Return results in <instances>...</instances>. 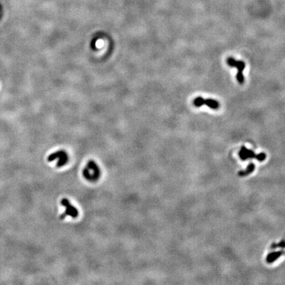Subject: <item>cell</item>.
Returning a JSON list of instances; mask_svg holds the SVG:
<instances>
[{"instance_id":"cell-3","label":"cell","mask_w":285,"mask_h":285,"mask_svg":"<svg viewBox=\"0 0 285 285\" xmlns=\"http://www.w3.org/2000/svg\"><path fill=\"white\" fill-rule=\"evenodd\" d=\"M61 204L66 207V211L60 216V219H63L66 218V216H70L72 218H77L78 216V211L75 207L71 205L68 199L64 198L62 199L61 201Z\"/></svg>"},{"instance_id":"cell-9","label":"cell","mask_w":285,"mask_h":285,"mask_svg":"<svg viewBox=\"0 0 285 285\" xmlns=\"http://www.w3.org/2000/svg\"><path fill=\"white\" fill-rule=\"evenodd\" d=\"M204 101L205 99L202 97H197L193 100V104L196 106V107H200L204 104Z\"/></svg>"},{"instance_id":"cell-11","label":"cell","mask_w":285,"mask_h":285,"mask_svg":"<svg viewBox=\"0 0 285 285\" xmlns=\"http://www.w3.org/2000/svg\"><path fill=\"white\" fill-rule=\"evenodd\" d=\"M236 79L238 80V81L239 82L240 84H242L244 83V75L242 74V73H238L236 75Z\"/></svg>"},{"instance_id":"cell-5","label":"cell","mask_w":285,"mask_h":285,"mask_svg":"<svg viewBox=\"0 0 285 285\" xmlns=\"http://www.w3.org/2000/svg\"><path fill=\"white\" fill-rule=\"evenodd\" d=\"M227 63L229 66L235 67L238 71V73H242V71L245 69V63L242 61H236L233 58L230 57L227 59Z\"/></svg>"},{"instance_id":"cell-4","label":"cell","mask_w":285,"mask_h":285,"mask_svg":"<svg viewBox=\"0 0 285 285\" xmlns=\"http://www.w3.org/2000/svg\"><path fill=\"white\" fill-rule=\"evenodd\" d=\"M239 156L242 160H246L248 159H257V155H256L253 151L248 149L246 147H242L241 150L239 152Z\"/></svg>"},{"instance_id":"cell-8","label":"cell","mask_w":285,"mask_h":285,"mask_svg":"<svg viewBox=\"0 0 285 285\" xmlns=\"http://www.w3.org/2000/svg\"><path fill=\"white\" fill-rule=\"evenodd\" d=\"M254 170H255V165H254L253 163H251L248 166L247 168H246V171L239 172V173H238V175H239L240 176H242V177L248 176V175H249V174L253 172L254 171Z\"/></svg>"},{"instance_id":"cell-10","label":"cell","mask_w":285,"mask_h":285,"mask_svg":"<svg viewBox=\"0 0 285 285\" xmlns=\"http://www.w3.org/2000/svg\"><path fill=\"white\" fill-rule=\"evenodd\" d=\"M271 249H276V248H285V240H283L280 242H279V244H273L271 246Z\"/></svg>"},{"instance_id":"cell-12","label":"cell","mask_w":285,"mask_h":285,"mask_svg":"<svg viewBox=\"0 0 285 285\" xmlns=\"http://www.w3.org/2000/svg\"><path fill=\"white\" fill-rule=\"evenodd\" d=\"M266 159V155L264 152H261L260 154L257 155V160L259 161H263Z\"/></svg>"},{"instance_id":"cell-1","label":"cell","mask_w":285,"mask_h":285,"mask_svg":"<svg viewBox=\"0 0 285 285\" xmlns=\"http://www.w3.org/2000/svg\"><path fill=\"white\" fill-rule=\"evenodd\" d=\"M83 175L88 181L95 182L100 176V170L94 160H89L83 169Z\"/></svg>"},{"instance_id":"cell-7","label":"cell","mask_w":285,"mask_h":285,"mask_svg":"<svg viewBox=\"0 0 285 285\" xmlns=\"http://www.w3.org/2000/svg\"><path fill=\"white\" fill-rule=\"evenodd\" d=\"M204 104H206L207 106H209V108L212 109H218L220 107V104L218 101L211 99H205Z\"/></svg>"},{"instance_id":"cell-6","label":"cell","mask_w":285,"mask_h":285,"mask_svg":"<svg viewBox=\"0 0 285 285\" xmlns=\"http://www.w3.org/2000/svg\"><path fill=\"white\" fill-rule=\"evenodd\" d=\"M284 251H279V252H274L269 254L267 257L266 261L268 263H272L276 261L279 257H280L284 253Z\"/></svg>"},{"instance_id":"cell-2","label":"cell","mask_w":285,"mask_h":285,"mask_svg":"<svg viewBox=\"0 0 285 285\" xmlns=\"http://www.w3.org/2000/svg\"><path fill=\"white\" fill-rule=\"evenodd\" d=\"M56 159L58 160L56 164L58 168H60L64 166L68 161V155L67 152L65 151H58L51 154L48 157V160L49 162H52Z\"/></svg>"}]
</instances>
